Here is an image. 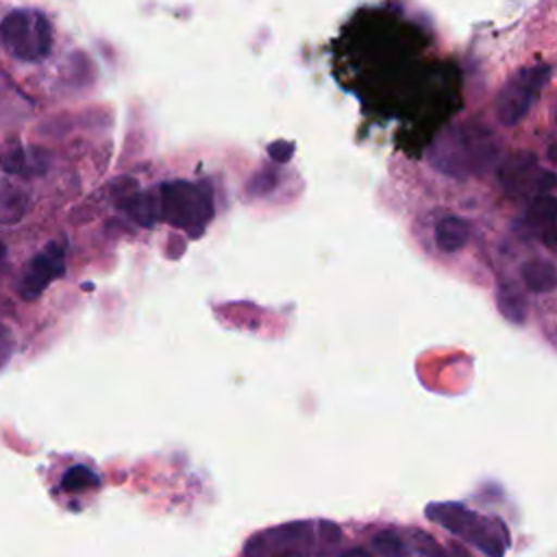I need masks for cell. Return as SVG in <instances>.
Wrapping results in <instances>:
<instances>
[{"instance_id":"obj_12","label":"cell","mask_w":557,"mask_h":557,"mask_svg":"<svg viewBox=\"0 0 557 557\" xmlns=\"http://www.w3.org/2000/svg\"><path fill=\"white\" fill-rule=\"evenodd\" d=\"M4 261H7V246L0 242V272L4 268Z\"/></svg>"},{"instance_id":"obj_8","label":"cell","mask_w":557,"mask_h":557,"mask_svg":"<svg viewBox=\"0 0 557 557\" xmlns=\"http://www.w3.org/2000/svg\"><path fill=\"white\" fill-rule=\"evenodd\" d=\"M374 548L383 555V557H409L403 540L394 533V531H383L372 540Z\"/></svg>"},{"instance_id":"obj_2","label":"cell","mask_w":557,"mask_h":557,"mask_svg":"<svg viewBox=\"0 0 557 557\" xmlns=\"http://www.w3.org/2000/svg\"><path fill=\"white\" fill-rule=\"evenodd\" d=\"M2 46L20 61H39L52 48V28L44 13L15 9L0 22Z\"/></svg>"},{"instance_id":"obj_7","label":"cell","mask_w":557,"mask_h":557,"mask_svg":"<svg viewBox=\"0 0 557 557\" xmlns=\"http://www.w3.org/2000/svg\"><path fill=\"white\" fill-rule=\"evenodd\" d=\"M98 485H100L98 474L87 466H72L61 476V487L65 492H87V490H94Z\"/></svg>"},{"instance_id":"obj_5","label":"cell","mask_w":557,"mask_h":557,"mask_svg":"<svg viewBox=\"0 0 557 557\" xmlns=\"http://www.w3.org/2000/svg\"><path fill=\"white\" fill-rule=\"evenodd\" d=\"M30 205V196L24 185L11 181V178H0V224H17Z\"/></svg>"},{"instance_id":"obj_9","label":"cell","mask_w":557,"mask_h":557,"mask_svg":"<svg viewBox=\"0 0 557 557\" xmlns=\"http://www.w3.org/2000/svg\"><path fill=\"white\" fill-rule=\"evenodd\" d=\"M411 542H413V548L418 550L420 557H448L442 546L424 531H411Z\"/></svg>"},{"instance_id":"obj_4","label":"cell","mask_w":557,"mask_h":557,"mask_svg":"<svg viewBox=\"0 0 557 557\" xmlns=\"http://www.w3.org/2000/svg\"><path fill=\"white\" fill-rule=\"evenodd\" d=\"M63 244L61 242H52L48 244L41 252H37L24 268L17 289L20 296L24 300H33L37 298L54 278H59L63 274Z\"/></svg>"},{"instance_id":"obj_11","label":"cell","mask_w":557,"mask_h":557,"mask_svg":"<svg viewBox=\"0 0 557 557\" xmlns=\"http://www.w3.org/2000/svg\"><path fill=\"white\" fill-rule=\"evenodd\" d=\"M342 557H370V553H366L363 548H350Z\"/></svg>"},{"instance_id":"obj_6","label":"cell","mask_w":557,"mask_h":557,"mask_svg":"<svg viewBox=\"0 0 557 557\" xmlns=\"http://www.w3.org/2000/svg\"><path fill=\"white\" fill-rule=\"evenodd\" d=\"M2 168L11 176H33L44 170V161L35 148H13L2 159Z\"/></svg>"},{"instance_id":"obj_3","label":"cell","mask_w":557,"mask_h":557,"mask_svg":"<svg viewBox=\"0 0 557 557\" xmlns=\"http://www.w3.org/2000/svg\"><path fill=\"white\" fill-rule=\"evenodd\" d=\"M313 548V522L298 520L255 533L244 546V557H311Z\"/></svg>"},{"instance_id":"obj_10","label":"cell","mask_w":557,"mask_h":557,"mask_svg":"<svg viewBox=\"0 0 557 557\" xmlns=\"http://www.w3.org/2000/svg\"><path fill=\"white\" fill-rule=\"evenodd\" d=\"M13 348H15L13 331L7 324H0V368L11 359Z\"/></svg>"},{"instance_id":"obj_1","label":"cell","mask_w":557,"mask_h":557,"mask_svg":"<svg viewBox=\"0 0 557 557\" xmlns=\"http://www.w3.org/2000/svg\"><path fill=\"white\" fill-rule=\"evenodd\" d=\"M424 513L487 557H503L509 548V529L494 516H483L461 503H431Z\"/></svg>"}]
</instances>
